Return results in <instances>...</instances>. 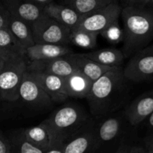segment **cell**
Masks as SVG:
<instances>
[{"instance_id":"1","label":"cell","mask_w":153,"mask_h":153,"mask_svg":"<svg viewBox=\"0 0 153 153\" xmlns=\"http://www.w3.org/2000/svg\"><path fill=\"white\" fill-rule=\"evenodd\" d=\"M120 15L123 24L121 51L127 58L147 47L153 40V9L122 5Z\"/></svg>"},{"instance_id":"2","label":"cell","mask_w":153,"mask_h":153,"mask_svg":"<svg viewBox=\"0 0 153 153\" xmlns=\"http://www.w3.org/2000/svg\"><path fill=\"white\" fill-rule=\"evenodd\" d=\"M126 79L123 67H114L93 82L87 97L90 111L96 117H102L114 111L119 100L126 90Z\"/></svg>"},{"instance_id":"3","label":"cell","mask_w":153,"mask_h":153,"mask_svg":"<svg viewBox=\"0 0 153 153\" xmlns=\"http://www.w3.org/2000/svg\"><path fill=\"white\" fill-rule=\"evenodd\" d=\"M42 123L49 127L64 142L90 125L86 112L80 106L74 104H67L56 109Z\"/></svg>"},{"instance_id":"4","label":"cell","mask_w":153,"mask_h":153,"mask_svg":"<svg viewBox=\"0 0 153 153\" xmlns=\"http://www.w3.org/2000/svg\"><path fill=\"white\" fill-rule=\"evenodd\" d=\"M27 72L25 57L16 56L4 61L0 70V100L14 102L19 100L21 83Z\"/></svg>"},{"instance_id":"5","label":"cell","mask_w":153,"mask_h":153,"mask_svg":"<svg viewBox=\"0 0 153 153\" xmlns=\"http://www.w3.org/2000/svg\"><path fill=\"white\" fill-rule=\"evenodd\" d=\"M35 44L68 46L71 30L44 14L31 25Z\"/></svg>"},{"instance_id":"6","label":"cell","mask_w":153,"mask_h":153,"mask_svg":"<svg viewBox=\"0 0 153 153\" xmlns=\"http://www.w3.org/2000/svg\"><path fill=\"white\" fill-rule=\"evenodd\" d=\"M121 10L122 5L117 1L114 0L108 5L82 16L79 25L75 29L100 34L109 25L119 21Z\"/></svg>"},{"instance_id":"7","label":"cell","mask_w":153,"mask_h":153,"mask_svg":"<svg viewBox=\"0 0 153 153\" xmlns=\"http://www.w3.org/2000/svg\"><path fill=\"white\" fill-rule=\"evenodd\" d=\"M123 73L127 81L133 82L153 79V44L133 55L123 68Z\"/></svg>"},{"instance_id":"8","label":"cell","mask_w":153,"mask_h":153,"mask_svg":"<svg viewBox=\"0 0 153 153\" xmlns=\"http://www.w3.org/2000/svg\"><path fill=\"white\" fill-rule=\"evenodd\" d=\"M19 99L28 105L37 108H49L53 105L50 98L28 71L24 76L19 88Z\"/></svg>"},{"instance_id":"9","label":"cell","mask_w":153,"mask_h":153,"mask_svg":"<svg viewBox=\"0 0 153 153\" xmlns=\"http://www.w3.org/2000/svg\"><path fill=\"white\" fill-rule=\"evenodd\" d=\"M27 140L37 147L48 151L64 143V141L49 127L41 123L39 125L22 129Z\"/></svg>"},{"instance_id":"10","label":"cell","mask_w":153,"mask_h":153,"mask_svg":"<svg viewBox=\"0 0 153 153\" xmlns=\"http://www.w3.org/2000/svg\"><path fill=\"white\" fill-rule=\"evenodd\" d=\"M27 70L30 73L54 75L66 79L77 71L67 56L45 61L27 63Z\"/></svg>"},{"instance_id":"11","label":"cell","mask_w":153,"mask_h":153,"mask_svg":"<svg viewBox=\"0 0 153 153\" xmlns=\"http://www.w3.org/2000/svg\"><path fill=\"white\" fill-rule=\"evenodd\" d=\"M30 73L38 82L53 103H61L69 98L66 90L65 79L44 73Z\"/></svg>"},{"instance_id":"12","label":"cell","mask_w":153,"mask_h":153,"mask_svg":"<svg viewBox=\"0 0 153 153\" xmlns=\"http://www.w3.org/2000/svg\"><path fill=\"white\" fill-rule=\"evenodd\" d=\"M153 112V89L143 93L126 109L127 120L133 126H139Z\"/></svg>"},{"instance_id":"13","label":"cell","mask_w":153,"mask_h":153,"mask_svg":"<svg viewBox=\"0 0 153 153\" xmlns=\"http://www.w3.org/2000/svg\"><path fill=\"white\" fill-rule=\"evenodd\" d=\"M69 46L52 44H34L25 49V58L27 63L45 61L73 54Z\"/></svg>"},{"instance_id":"14","label":"cell","mask_w":153,"mask_h":153,"mask_svg":"<svg viewBox=\"0 0 153 153\" xmlns=\"http://www.w3.org/2000/svg\"><path fill=\"white\" fill-rule=\"evenodd\" d=\"M2 3L9 13L21 19L31 26L45 14L31 0H3Z\"/></svg>"},{"instance_id":"15","label":"cell","mask_w":153,"mask_h":153,"mask_svg":"<svg viewBox=\"0 0 153 153\" xmlns=\"http://www.w3.org/2000/svg\"><path fill=\"white\" fill-rule=\"evenodd\" d=\"M96 132L91 125L64 142L63 153H88L96 149Z\"/></svg>"},{"instance_id":"16","label":"cell","mask_w":153,"mask_h":153,"mask_svg":"<svg viewBox=\"0 0 153 153\" xmlns=\"http://www.w3.org/2000/svg\"><path fill=\"white\" fill-rule=\"evenodd\" d=\"M68 59L74 65L77 71L80 72L93 82L97 81L106 73L114 67H109L98 64L85 58L81 53H73L67 55Z\"/></svg>"},{"instance_id":"17","label":"cell","mask_w":153,"mask_h":153,"mask_svg":"<svg viewBox=\"0 0 153 153\" xmlns=\"http://www.w3.org/2000/svg\"><path fill=\"white\" fill-rule=\"evenodd\" d=\"M43 11L48 16L67 27L71 31L77 27L82 19V16L71 8L61 3H56L55 1L45 7Z\"/></svg>"},{"instance_id":"18","label":"cell","mask_w":153,"mask_h":153,"mask_svg":"<svg viewBox=\"0 0 153 153\" xmlns=\"http://www.w3.org/2000/svg\"><path fill=\"white\" fill-rule=\"evenodd\" d=\"M65 82L68 97L77 99L87 98L93 85L91 79L79 71L66 78Z\"/></svg>"},{"instance_id":"19","label":"cell","mask_w":153,"mask_h":153,"mask_svg":"<svg viewBox=\"0 0 153 153\" xmlns=\"http://www.w3.org/2000/svg\"><path fill=\"white\" fill-rule=\"evenodd\" d=\"M81 54L91 61L109 67H122V64L125 59L122 51L114 48L102 49L94 52Z\"/></svg>"},{"instance_id":"20","label":"cell","mask_w":153,"mask_h":153,"mask_svg":"<svg viewBox=\"0 0 153 153\" xmlns=\"http://www.w3.org/2000/svg\"><path fill=\"white\" fill-rule=\"evenodd\" d=\"M7 28L23 49H26L35 44L31 26L26 22L10 15Z\"/></svg>"},{"instance_id":"21","label":"cell","mask_w":153,"mask_h":153,"mask_svg":"<svg viewBox=\"0 0 153 153\" xmlns=\"http://www.w3.org/2000/svg\"><path fill=\"white\" fill-rule=\"evenodd\" d=\"M25 52L7 28L0 29V58L5 61L13 57H25Z\"/></svg>"},{"instance_id":"22","label":"cell","mask_w":153,"mask_h":153,"mask_svg":"<svg viewBox=\"0 0 153 153\" xmlns=\"http://www.w3.org/2000/svg\"><path fill=\"white\" fill-rule=\"evenodd\" d=\"M121 120L118 117H111L105 120L96 132V149L102 143L116 138L121 130Z\"/></svg>"},{"instance_id":"23","label":"cell","mask_w":153,"mask_h":153,"mask_svg":"<svg viewBox=\"0 0 153 153\" xmlns=\"http://www.w3.org/2000/svg\"><path fill=\"white\" fill-rule=\"evenodd\" d=\"M114 0H63L61 4L67 6L81 16L108 5Z\"/></svg>"},{"instance_id":"24","label":"cell","mask_w":153,"mask_h":153,"mask_svg":"<svg viewBox=\"0 0 153 153\" xmlns=\"http://www.w3.org/2000/svg\"><path fill=\"white\" fill-rule=\"evenodd\" d=\"M10 144V153H45L43 150L30 143L24 136L22 129L13 131L7 136Z\"/></svg>"},{"instance_id":"25","label":"cell","mask_w":153,"mask_h":153,"mask_svg":"<svg viewBox=\"0 0 153 153\" xmlns=\"http://www.w3.org/2000/svg\"><path fill=\"white\" fill-rule=\"evenodd\" d=\"M98 35V34L84 30H72L70 37V43L83 49H94L97 46Z\"/></svg>"},{"instance_id":"26","label":"cell","mask_w":153,"mask_h":153,"mask_svg":"<svg viewBox=\"0 0 153 153\" xmlns=\"http://www.w3.org/2000/svg\"><path fill=\"white\" fill-rule=\"evenodd\" d=\"M100 34L102 35V37L105 38L109 43H114V44L123 42V31L120 26L119 21H117L109 25Z\"/></svg>"},{"instance_id":"27","label":"cell","mask_w":153,"mask_h":153,"mask_svg":"<svg viewBox=\"0 0 153 153\" xmlns=\"http://www.w3.org/2000/svg\"><path fill=\"white\" fill-rule=\"evenodd\" d=\"M10 16V13L2 3V1H0V29L7 28Z\"/></svg>"},{"instance_id":"28","label":"cell","mask_w":153,"mask_h":153,"mask_svg":"<svg viewBox=\"0 0 153 153\" xmlns=\"http://www.w3.org/2000/svg\"><path fill=\"white\" fill-rule=\"evenodd\" d=\"M0 153H10V144L8 138L0 129Z\"/></svg>"},{"instance_id":"29","label":"cell","mask_w":153,"mask_h":153,"mask_svg":"<svg viewBox=\"0 0 153 153\" xmlns=\"http://www.w3.org/2000/svg\"><path fill=\"white\" fill-rule=\"evenodd\" d=\"M144 149L147 153H153V133L145 138Z\"/></svg>"},{"instance_id":"30","label":"cell","mask_w":153,"mask_h":153,"mask_svg":"<svg viewBox=\"0 0 153 153\" xmlns=\"http://www.w3.org/2000/svg\"><path fill=\"white\" fill-rule=\"evenodd\" d=\"M33 3L42 10H44L45 7L53 2V0H31Z\"/></svg>"},{"instance_id":"31","label":"cell","mask_w":153,"mask_h":153,"mask_svg":"<svg viewBox=\"0 0 153 153\" xmlns=\"http://www.w3.org/2000/svg\"><path fill=\"white\" fill-rule=\"evenodd\" d=\"M128 153H147V152L144 148L141 147V146H130Z\"/></svg>"},{"instance_id":"32","label":"cell","mask_w":153,"mask_h":153,"mask_svg":"<svg viewBox=\"0 0 153 153\" xmlns=\"http://www.w3.org/2000/svg\"><path fill=\"white\" fill-rule=\"evenodd\" d=\"M130 146L126 143H121L120 146L118 147V149H117V151L115 153H128V150H129Z\"/></svg>"},{"instance_id":"33","label":"cell","mask_w":153,"mask_h":153,"mask_svg":"<svg viewBox=\"0 0 153 153\" xmlns=\"http://www.w3.org/2000/svg\"><path fill=\"white\" fill-rule=\"evenodd\" d=\"M63 146H64V143L59 145V146H55L53 149H51L49 150L46 151L45 153H63Z\"/></svg>"},{"instance_id":"34","label":"cell","mask_w":153,"mask_h":153,"mask_svg":"<svg viewBox=\"0 0 153 153\" xmlns=\"http://www.w3.org/2000/svg\"><path fill=\"white\" fill-rule=\"evenodd\" d=\"M146 120H147V125L149 126V128H153V112L148 117Z\"/></svg>"},{"instance_id":"35","label":"cell","mask_w":153,"mask_h":153,"mask_svg":"<svg viewBox=\"0 0 153 153\" xmlns=\"http://www.w3.org/2000/svg\"><path fill=\"white\" fill-rule=\"evenodd\" d=\"M147 7H150V8L153 9V0H148Z\"/></svg>"},{"instance_id":"36","label":"cell","mask_w":153,"mask_h":153,"mask_svg":"<svg viewBox=\"0 0 153 153\" xmlns=\"http://www.w3.org/2000/svg\"><path fill=\"white\" fill-rule=\"evenodd\" d=\"M4 60H3L1 58H0V70H1V69L2 68L3 64H4Z\"/></svg>"}]
</instances>
